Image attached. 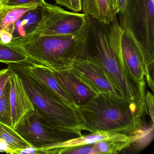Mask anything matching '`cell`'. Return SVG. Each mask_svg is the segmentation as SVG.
<instances>
[{
	"label": "cell",
	"instance_id": "obj_16",
	"mask_svg": "<svg viewBox=\"0 0 154 154\" xmlns=\"http://www.w3.org/2000/svg\"><path fill=\"white\" fill-rule=\"evenodd\" d=\"M41 4L31 3L17 6H0V31L7 30L23 15Z\"/></svg>",
	"mask_w": 154,
	"mask_h": 154
},
{
	"label": "cell",
	"instance_id": "obj_26",
	"mask_svg": "<svg viewBox=\"0 0 154 154\" xmlns=\"http://www.w3.org/2000/svg\"><path fill=\"white\" fill-rule=\"evenodd\" d=\"M43 154L41 149L35 147L33 146L23 149L15 150L14 154Z\"/></svg>",
	"mask_w": 154,
	"mask_h": 154
},
{
	"label": "cell",
	"instance_id": "obj_4",
	"mask_svg": "<svg viewBox=\"0 0 154 154\" xmlns=\"http://www.w3.org/2000/svg\"><path fill=\"white\" fill-rule=\"evenodd\" d=\"M108 26H104L110 45L122 64L140 84L146 85V77L153 91L154 56L144 51L130 32L121 28L117 17Z\"/></svg>",
	"mask_w": 154,
	"mask_h": 154
},
{
	"label": "cell",
	"instance_id": "obj_22",
	"mask_svg": "<svg viewBox=\"0 0 154 154\" xmlns=\"http://www.w3.org/2000/svg\"><path fill=\"white\" fill-rule=\"evenodd\" d=\"M94 144H87L79 146L70 149L64 154H96Z\"/></svg>",
	"mask_w": 154,
	"mask_h": 154
},
{
	"label": "cell",
	"instance_id": "obj_28",
	"mask_svg": "<svg viewBox=\"0 0 154 154\" xmlns=\"http://www.w3.org/2000/svg\"><path fill=\"white\" fill-rule=\"evenodd\" d=\"M13 39L12 35L6 30L0 31V40L5 44H8Z\"/></svg>",
	"mask_w": 154,
	"mask_h": 154
},
{
	"label": "cell",
	"instance_id": "obj_7",
	"mask_svg": "<svg viewBox=\"0 0 154 154\" xmlns=\"http://www.w3.org/2000/svg\"><path fill=\"white\" fill-rule=\"evenodd\" d=\"M15 130L31 146L38 148H47L83 135L81 131L54 125L36 109L33 114Z\"/></svg>",
	"mask_w": 154,
	"mask_h": 154
},
{
	"label": "cell",
	"instance_id": "obj_18",
	"mask_svg": "<svg viewBox=\"0 0 154 154\" xmlns=\"http://www.w3.org/2000/svg\"><path fill=\"white\" fill-rule=\"evenodd\" d=\"M133 140H104L94 144L96 154H116L131 146Z\"/></svg>",
	"mask_w": 154,
	"mask_h": 154
},
{
	"label": "cell",
	"instance_id": "obj_3",
	"mask_svg": "<svg viewBox=\"0 0 154 154\" xmlns=\"http://www.w3.org/2000/svg\"><path fill=\"white\" fill-rule=\"evenodd\" d=\"M8 66L21 78L35 109L54 125L68 129L82 131L84 123L78 108L73 107L45 86L28 76L15 63Z\"/></svg>",
	"mask_w": 154,
	"mask_h": 154
},
{
	"label": "cell",
	"instance_id": "obj_24",
	"mask_svg": "<svg viewBox=\"0 0 154 154\" xmlns=\"http://www.w3.org/2000/svg\"><path fill=\"white\" fill-rule=\"evenodd\" d=\"M145 103L147 114L149 115L151 119V122L154 124V96L149 91H147L146 93Z\"/></svg>",
	"mask_w": 154,
	"mask_h": 154
},
{
	"label": "cell",
	"instance_id": "obj_11",
	"mask_svg": "<svg viewBox=\"0 0 154 154\" xmlns=\"http://www.w3.org/2000/svg\"><path fill=\"white\" fill-rule=\"evenodd\" d=\"M52 70L59 84L78 107L86 104L99 93L77 75L72 68L65 70Z\"/></svg>",
	"mask_w": 154,
	"mask_h": 154
},
{
	"label": "cell",
	"instance_id": "obj_23",
	"mask_svg": "<svg viewBox=\"0 0 154 154\" xmlns=\"http://www.w3.org/2000/svg\"><path fill=\"white\" fill-rule=\"evenodd\" d=\"M12 70L10 67L0 70V97H1L5 86L9 82Z\"/></svg>",
	"mask_w": 154,
	"mask_h": 154
},
{
	"label": "cell",
	"instance_id": "obj_9",
	"mask_svg": "<svg viewBox=\"0 0 154 154\" xmlns=\"http://www.w3.org/2000/svg\"><path fill=\"white\" fill-rule=\"evenodd\" d=\"M71 68L98 92L109 93L125 98L119 87L94 54H90L75 62Z\"/></svg>",
	"mask_w": 154,
	"mask_h": 154
},
{
	"label": "cell",
	"instance_id": "obj_8",
	"mask_svg": "<svg viewBox=\"0 0 154 154\" xmlns=\"http://www.w3.org/2000/svg\"><path fill=\"white\" fill-rule=\"evenodd\" d=\"M40 7L41 19L32 33L44 35L75 34L82 29L91 20L84 13L66 11L45 2Z\"/></svg>",
	"mask_w": 154,
	"mask_h": 154
},
{
	"label": "cell",
	"instance_id": "obj_13",
	"mask_svg": "<svg viewBox=\"0 0 154 154\" xmlns=\"http://www.w3.org/2000/svg\"><path fill=\"white\" fill-rule=\"evenodd\" d=\"M104 140H133L134 142L135 138L134 136H127L124 134L108 131H97L89 135H82L64 142L57 143L47 148L40 149L43 154H64L70 149L79 146L94 144L98 141Z\"/></svg>",
	"mask_w": 154,
	"mask_h": 154
},
{
	"label": "cell",
	"instance_id": "obj_32",
	"mask_svg": "<svg viewBox=\"0 0 154 154\" xmlns=\"http://www.w3.org/2000/svg\"><path fill=\"white\" fill-rule=\"evenodd\" d=\"M2 5V4L1 3H0V6H1V5Z\"/></svg>",
	"mask_w": 154,
	"mask_h": 154
},
{
	"label": "cell",
	"instance_id": "obj_12",
	"mask_svg": "<svg viewBox=\"0 0 154 154\" xmlns=\"http://www.w3.org/2000/svg\"><path fill=\"white\" fill-rule=\"evenodd\" d=\"M15 64L26 74L45 86L66 102L73 107L78 108L59 84L50 68L35 63L27 57L24 61Z\"/></svg>",
	"mask_w": 154,
	"mask_h": 154
},
{
	"label": "cell",
	"instance_id": "obj_6",
	"mask_svg": "<svg viewBox=\"0 0 154 154\" xmlns=\"http://www.w3.org/2000/svg\"><path fill=\"white\" fill-rule=\"evenodd\" d=\"M119 24L129 31L144 51L154 56V0H127Z\"/></svg>",
	"mask_w": 154,
	"mask_h": 154
},
{
	"label": "cell",
	"instance_id": "obj_10",
	"mask_svg": "<svg viewBox=\"0 0 154 154\" xmlns=\"http://www.w3.org/2000/svg\"><path fill=\"white\" fill-rule=\"evenodd\" d=\"M11 70L9 82L10 100L12 120L11 128L16 129L25 120L33 114L35 108L20 76L13 69Z\"/></svg>",
	"mask_w": 154,
	"mask_h": 154
},
{
	"label": "cell",
	"instance_id": "obj_27",
	"mask_svg": "<svg viewBox=\"0 0 154 154\" xmlns=\"http://www.w3.org/2000/svg\"><path fill=\"white\" fill-rule=\"evenodd\" d=\"M127 0H115L114 7V14L117 16V14L122 13L124 12L127 6Z\"/></svg>",
	"mask_w": 154,
	"mask_h": 154
},
{
	"label": "cell",
	"instance_id": "obj_14",
	"mask_svg": "<svg viewBox=\"0 0 154 154\" xmlns=\"http://www.w3.org/2000/svg\"><path fill=\"white\" fill-rule=\"evenodd\" d=\"M82 8L84 14L104 26L111 24L116 17L108 0H82Z\"/></svg>",
	"mask_w": 154,
	"mask_h": 154
},
{
	"label": "cell",
	"instance_id": "obj_31",
	"mask_svg": "<svg viewBox=\"0 0 154 154\" xmlns=\"http://www.w3.org/2000/svg\"><path fill=\"white\" fill-rule=\"evenodd\" d=\"M6 0H0V3H1L2 4H3Z\"/></svg>",
	"mask_w": 154,
	"mask_h": 154
},
{
	"label": "cell",
	"instance_id": "obj_19",
	"mask_svg": "<svg viewBox=\"0 0 154 154\" xmlns=\"http://www.w3.org/2000/svg\"><path fill=\"white\" fill-rule=\"evenodd\" d=\"M26 58L20 50L0 40V62L9 64L24 61Z\"/></svg>",
	"mask_w": 154,
	"mask_h": 154
},
{
	"label": "cell",
	"instance_id": "obj_1",
	"mask_svg": "<svg viewBox=\"0 0 154 154\" xmlns=\"http://www.w3.org/2000/svg\"><path fill=\"white\" fill-rule=\"evenodd\" d=\"M91 18L75 34L44 35L32 33L12 39L9 45L20 50L27 58L51 70L69 69L75 62L91 54L89 38Z\"/></svg>",
	"mask_w": 154,
	"mask_h": 154
},
{
	"label": "cell",
	"instance_id": "obj_21",
	"mask_svg": "<svg viewBox=\"0 0 154 154\" xmlns=\"http://www.w3.org/2000/svg\"><path fill=\"white\" fill-rule=\"evenodd\" d=\"M57 4L63 7L74 12L82 11V0H55Z\"/></svg>",
	"mask_w": 154,
	"mask_h": 154
},
{
	"label": "cell",
	"instance_id": "obj_20",
	"mask_svg": "<svg viewBox=\"0 0 154 154\" xmlns=\"http://www.w3.org/2000/svg\"><path fill=\"white\" fill-rule=\"evenodd\" d=\"M9 82L5 86L3 93L0 97V122L11 127L12 120L10 100V85Z\"/></svg>",
	"mask_w": 154,
	"mask_h": 154
},
{
	"label": "cell",
	"instance_id": "obj_29",
	"mask_svg": "<svg viewBox=\"0 0 154 154\" xmlns=\"http://www.w3.org/2000/svg\"><path fill=\"white\" fill-rule=\"evenodd\" d=\"M15 150L10 147L9 146L2 140L0 139V152H5L8 154H14Z\"/></svg>",
	"mask_w": 154,
	"mask_h": 154
},
{
	"label": "cell",
	"instance_id": "obj_25",
	"mask_svg": "<svg viewBox=\"0 0 154 154\" xmlns=\"http://www.w3.org/2000/svg\"><path fill=\"white\" fill-rule=\"evenodd\" d=\"M45 2V0H6L2 4L5 6H17L31 3L41 4Z\"/></svg>",
	"mask_w": 154,
	"mask_h": 154
},
{
	"label": "cell",
	"instance_id": "obj_30",
	"mask_svg": "<svg viewBox=\"0 0 154 154\" xmlns=\"http://www.w3.org/2000/svg\"><path fill=\"white\" fill-rule=\"evenodd\" d=\"M109 5L112 11L114 14V7H115V0H108Z\"/></svg>",
	"mask_w": 154,
	"mask_h": 154
},
{
	"label": "cell",
	"instance_id": "obj_15",
	"mask_svg": "<svg viewBox=\"0 0 154 154\" xmlns=\"http://www.w3.org/2000/svg\"><path fill=\"white\" fill-rule=\"evenodd\" d=\"M40 19L41 9L39 6L35 9L26 12L7 31L12 35V39L23 37L33 33Z\"/></svg>",
	"mask_w": 154,
	"mask_h": 154
},
{
	"label": "cell",
	"instance_id": "obj_5",
	"mask_svg": "<svg viewBox=\"0 0 154 154\" xmlns=\"http://www.w3.org/2000/svg\"><path fill=\"white\" fill-rule=\"evenodd\" d=\"M91 32L94 41L95 54L124 94L125 99L146 112V85L134 80L112 49L104 25L91 18Z\"/></svg>",
	"mask_w": 154,
	"mask_h": 154
},
{
	"label": "cell",
	"instance_id": "obj_17",
	"mask_svg": "<svg viewBox=\"0 0 154 154\" xmlns=\"http://www.w3.org/2000/svg\"><path fill=\"white\" fill-rule=\"evenodd\" d=\"M0 139L4 140L15 151L32 146L16 130L1 122H0Z\"/></svg>",
	"mask_w": 154,
	"mask_h": 154
},
{
	"label": "cell",
	"instance_id": "obj_2",
	"mask_svg": "<svg viewBox=\"0 0 154 154\" xmlns=\"http://www.w3.org/2000/svg\"><path fill=\"white\" fill-rule=\"evenodd\" d=\"M90 133L105 131L131 136L146 125L145 111L123 97L100 92L91 100L78 107Z\"/></svg>",
	"mask_w": 154,
	"mask_h": 154
}]
</instances>
